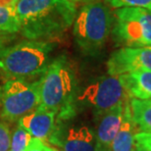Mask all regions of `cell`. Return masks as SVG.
Returning <instances> with one entry per match:
<instances>
[{
    "label": "cell",
    "instance_id": "2e32d148",
    "mask_svg": "<svg viewBox=\"0 0 151 151\" xmlns=\"http://www.w3.org/2000/svg\"><path fill=\"white\" fill-rule=\"evenodd\" d=\"M31 139V134L21 126H19L14 131L13 135H12L9 151H26Z\"/></svg>",
    "mask_w": 151,
    "mask_h": 151
},
{
    "label": "cell",
    "instance_id": "6da1fadb",
    "mask_svg": "<svg viewBox=\"0 0 151 151\" xmlns=\"http://www.w3.org/2000/svg\"><path fill=\"white\" fill-rule=\"evenodd\" d=\"M15 11L21 34L32 40L60 37L77 16L75 3L70 0H19Z\"/></svg>",
    "mask_w": 151,
    "mask_h": 151
},
{
    "label": "cell",
    "instance_id": "8992f818",
    "mask_svg": "<svg viewBox=\"0 0 151 151\" xmlns=\"http://www.w3.org/2000/svg\"><path fill=\"white\" fill-rule=\"evenodd\" d=\"M39 106L38 81L11 78L0 86V116L15 123Z\"/></svg>",
    "mask_w": 151,
    "mask_h": 151
},
{
    "label": "cell",
    "instance_id": "7402d4cb",
    "mask_svg": "<svg viewBox=\"0 0 151 151\" xmlns=\"http://www.w3.org/2000/svg\"><path fill=\"white\" fill-rule=\"evenodd\" d=\"M10 38H12V37H6V35H0V49L6 47V43L10 40Z\"/></svg>",
    "mask_w": 151,
    "mask_h": 151
},
{
    "label": "cell",
    "instance_id": "7a4b0ae2",
    "mask_svg": "<svg viewBox=\"0 0 151 151\" xmlns=\"http://www.w3.org/2000/svg\"><path fill=\"white\" fill-rule=\"evenodd\" d=\"M39 107L53 111L60 124L75 115V72L65 56H60L48 65L38 81Z\"/></svg>",
    "mask_w": 151,
    "mask_h": 151
},
{
    "label": "cell",
    "instance_id": "5b68a950",
    "mask_svg": "<svg viewBox=\"0 0 151 151\" xmlns=\"http://www.w3.org/2000/svg\"><path fill=\"white\" fill-rule=\"evenodd\" d=\"M112 35L125 47L151 46V11L140 7H122L115 11Z\"/></svg>",
    "mask_w": 151,
    "mask_h": 151
},
{
    "label": "cell",
    "instance_id": "8fae6325",
    "mask_svg": "<svg viewBox=\"0 0 151 151\" xmlns=\"http://www.w3.org/2000/svg\"><path fill=\"white\" fill-rule=\"evenodd\" d=\"M139 132L140 129L132 118L129 100L125 104L124 117L120 129L111 142L108 151H132L137 146L135 134Z\"/></svg>",
    "mask_w": 151,
    "mask_h": 151
},
{
    "label": "cell",
    "instance_id": "d4e9b609",
    "mask_svg": "<svg viewBox=\"0 0 151 151\" xmlns=\"http://www.w3.org/2000/svg\"><path fill=\"white\" fill-rule=\"evenodd\" d=\"M147 47H149V48H150V49H151V46H147Z\"/></svg>",
    "mask_w": 151,
    "mask_h": 151
},
{
    "label": "cell",
    "instance_id": "ffe728a7",
    "mask_svg": "<svg viewBox=\"0 0 151 151\" xmlns=\"http://www.w3.org/2000/svg\"><path fill=\"white\" fill-rule=\"evenodd\" d=\"M135 141L137 144L151 151V132H139L135 134Z\"/></svg>",
    "mask_w": 151,
    "mask_h": 151
},
{
    "label": "cell",
    "instance_id": "ba28073f",
    "mask_svg": "<svg viewBox=\"0 0 151 151\" xmlns=\"http://www.w3.org/2000/svg\"><path fill=\"white\" fill-rule=\"evenodd\" d=\"M107 70L111 76L151 71V49L147 46L120 48L110 56Z\"/></svg>",
    "mask_w": 151,
    "mask_h": 151
},
{
    "label": "cell",
    "instance_id": "3957f363",
    "mask_svg": "<svg viewBox=\"0 0 151 151\" xmlns=\"http://www.w3.org/2000/svg\"><path fill=\"white\" fill-rule=\"evenodd\" d=\"M54 44L44 40H25L0 49V70L15 80L29 81L41 76L50 64Z\"/></svg>",
    "mask_w": 151,
    "mask_h": 151
},
{
    "label": "cell",
    "instance_id": "52a82bcc",
    "mask_svg": "<svg viewBox=\"0 0 151 151\" xmlns=\"http://www.w3.org/2000/svg\"><path fill=\"white\" fill-rule=\"evenodd\" d=\"M119 76H103L90 83L78 96V100L90 105L100 114L129 100Z\"/></svg>",
    "mask_w": 151,
    "mask_h": 151
},
{
    "label": "cell",
    "instance_id": "44dd1931",
    "mask_svg": "<svg viewBox=\"0 0 151 151\" xmlns=\"http://www.w3.org/2000/svg\"><path fill=\"white\" fill-rule=\"evenodd\" d=\"M19 0H0V6L5 8L15 9Z\"/></svg>",
    "mask_w": 151,
    "mask_h": 151
},
{
    "label": "cell",
    "instance_id": "cb8c5ba5",
    "mask_svg": "<svg viewBox=\"0 0 151 151\" xmlns=\"http://www.w3.org/2000/svg\"><path fill=\"white\" fill-rule=\"evenodd\" d=\"M71 2H92V1H94V0H70Z\"/></svg>",
    "mask_w": 151,
    "mask_h": 151
},
{
    "label": "cell",
    "instance_id": "9c48e42d",
    "mask_svg": "<svg viewBox=\"0 0 151 151\" xmlns=\"http://www.w3.org/2000/svg\"><path fill=\"white\" fill-rule=\"evenodd\" d=\"M126 102L118 104L109 110L97 114L99 119L95 137L99 151H108L111 142L116 137L123 121Z\"/></svg>",
    "mask_w": 151,
    "mask_h": 151
},
{
    "label": "cell",
    "instance_id": "277c9868",
    "mask_svg": "<svg viewBox=\"0 0 151 151\" xmlns=\"http://www.w3.org/2000/svg\"><path fill=\"white\" fill-rule=\"evenodd\" d=\"M114 17L107 5L92 1L83 5L74 21L73 34L76 43L83 53H98L112 32Z\"/></svg>",
    "mask_w": 151,
    "mask_h": 151
},
{
    "label": "cell",
    "instance_id": "30bf717a",
    "mask_svg": "<svg viewBox=\"0 0 151 151\" xmlns=\"http://www.w3.org/2000/svg\"><path fill=\"white\" fill-rule=\"evenodd\" d=\"M56 114L53 111L37 107L34 112L22 117L19 126L28 131L31 135L42 141L49 140L56 127Z\"/></svg>",
    "mask_w": 151,
    "mask_h": 151
},
{
    "label": "cell",
    "instance_id": "e0dca14e",
    "mask_svg": "<svg viewBox=\"0 0 151 151\" xmlns=\"http://www.w3.org/2000/svg\"><path fill=\"white\" fill-rule=\"evenodd\" d=\"M111 7H140L151 11V0H105Z\"/></svg>",
    "mask_w": 151,
    "mask_h": 151
},
{
    "label": "cell",
    "instance_id": "d6986e66",
    "mask_svg": "<svg viewBox=\"0 0 151 151\" xmlns=\"http://www.w3.org/2000/svg\"><path fill=\"white\" fill-rule=\"evenodd\" d=\"M26 151H58V150L48 146L47 144L44 143V141L38 139V138L32 137Z\"/></svg>",
    "mask_w": 151,
    "mask_h": 151
},
{
    "label": "cell",
    "instance_id": "603a6c76",
    "mask_svg": "<svg viewBox=\"0 0 151 151\" xmlns=\"http://www.w3.org/2000/svg\"><path fill=\"white\" fill-rule=\"evenodd\" d=\"M132 151H149V150L146 149V148H144L143 146H141V145H139V144L137 143V146H135V148Z\"/></svg>",
    "mask_w": 151,
    "mask_h": 151
},
{
    "label": "cell",
    "instance_id": "9a60e30c",
    "mask_svg": "<svg viewBox=\"0 0 151 151\" xmlns=\"http://www.w3.org/2000/svg\"><path fill=\"white\" fill-rule=\"evenodd\" d=\"M20 32V24L15 9L0 6V35L13 37Z\"/></svg>",
    "mask_w": 151,
    "mask_h": 151
},
{
    "label": "cell",
    "instance_id": "ac0fdd59",
    "mask_svg": "<svg viewBox=\"0 0 151 151\" xmlns=\"http://www.w3.org/2000/svg\"><path fill=\"white\" fill-rule=\"evenodd\" d=\"M10 144V129L4 122H0V151H9Z\"/></svg>",
    "mask_w": 151,
    "mask_h": 151
},
{
    "label": "cell",
    "instance_id": "5bb4252c",
    "mask_svg": "<svg viewBox=\"0 0 151 151\" xmlns=\"http://www.w3.org/2000/svg\"><path fill=\"white\" fill-rule=\"evenodd\" d=\"M132 118L140 132H151V99L129 98Z\"/></svg>",
    "mask_w": 151,
    "mask_h": 151
},
{
    "label": "cell",
    "instance_id": "4fadbf2b",
    "mask_svg": "<svg viewBox=\"0 0 151 151\" xmlns=\"http://www.w3.org/2000/svg\"><path fill=\"white\" fill-rule=\"evenodd\" d=\"M119 77L129 98L151 99V71H138Z\"/></svg>",
    "mask_w": 151,
    "mask_h": 151
},
{
    "label": "cell",
    "instance_id": "7c38bea8",
    "mask_svg": "<svg viewBox=\"0 0 151 151\" xmlns=\"http://www.w3.org/2000/svg\"><path fill=\"white\" fill-rule=\"evenodd\" d=\"M59 146L63 151H99L95 135L87 127L69 129L67 135L60 138Z\"/></svg>",
    "mask_w": 151,
    "mask_h": 151
}]
</instances>
